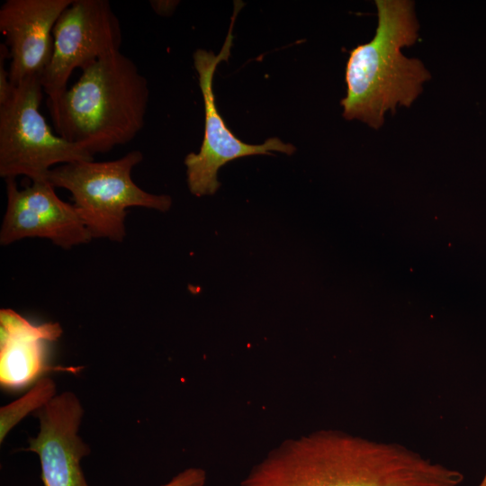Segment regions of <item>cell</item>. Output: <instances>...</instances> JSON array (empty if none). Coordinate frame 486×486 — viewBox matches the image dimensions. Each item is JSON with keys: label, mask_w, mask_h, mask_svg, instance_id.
<instances>
[{"label": "cell", "mask_w": 486, "mask_h": 486, "mask_svg": "<svg viewBox=\"0 0 486 486\" xmlns=\"http://www.w3.org/2000/svg\"><path fill=\"white\" fill-rule=\"evenodd\" d=\"M148 98L147 78L132 59L115 50L83 70L50 112L57 134L93 156L140 133Z\"/></svg>", "instance_id": "3"}, {"label": "cell", "mask_w": 486, "mask_h": 486, "mask_svg": "<svg viewBox=\"0 0 486 486\" xmlns=\"http://www.w3.org/2000/svg\"><path fill=\"white\" fill-rule=\"evenodd\" d=\"M478 486H486V472Z\"/></svg>", "instance_id": "15"}, {"label": "cell", "mask_w": 486, "mask_h": 486, "mask_svg": "<svg viewBox=\"0 0 486 486\" xmlns=\"http://www.w3.org/2000/svg\"><path fill=\"white\" fill-rule=\"evenodd\" d=\"M143 154L131 150L110 161H79L53 167L47 180L70 192L80 218L91 237L122 242L126 236L127 209L143 207L166 212L172 199L139 187L131 178L132 169Z\"/></svg>", "instance_id": "4"}, {"label": "cell", "mask_w": 486, "mask_h": 486, "mask_svg": "<svg viewBox=\"0 0 486 486\" xmlns=\"http://www.w3.org/2000/svg\"><path fill=\"white\" fill-rule=\"evenodd\" d=\"M206 472L199 467H189L161 486H204Z\"/></svg>", "instance_id": "13"}, {"label": "cell", "mask_w": 486, "mask_h": 486, "mask_svg": "<svg viewBox=\"0 0 486 486\" xmlns=\"http://www.w3.org/2000/svg\"><path fill=\"white\" fill-rule=\"evenodd\" d=\"M150 5L152 6L154 12L163 14L171 11L175 6V2L168 1H150Z\"/></svg>", "instance_id": "14"}, {"label": "cell", "mask_w": 486, "mask_h": 486, "mask_svg": "<svg viewBox=\"0 0 486 486\" xmlns=\"http://www.w3.org/2000/svg\"><path fill=\"white\" fill-rule=\"evenodd\" d=\"M40 76L14 87L0 104V176H23L45 181L55 165L94 160L79 145L54 133L40 111L43 95Z\"/></svg>", "instance_id": "5"}, {"label": "cell", "mask_w": 486, "mask_h": 486, "mask_svg": "<svg viewBox=\"0 0 486 486\" xmlns=\"http://www.w3.org/2000/svg\"><path fill=\"white\" fill-rule=\"evenodd\" d=\"M464 474L396 443L322 429L284 440L239 486H458Z\"/></svg>", "instance_id": "1"}, {"label": "cell", "mask_w": 486, "mask_h": 486, "mask_svg": "<svg viewBox=\"0 0 486 486\" xmlns=\"http://www.w3.org/2000/svg\"><path fill=\"white\" fill-rule=\"evenodd\" d=\"M83 414L71 392L56 395L34 412L40 430L26 450L38 454L44 486H89L81 468L82 458L90 454L78 435Z\"/></svg>", "instance_id": "9"}, {"label": "cell", "mask_w": 486, "mask_h": 486, "mask_svg": "<svg viewBox=\"0 0 486 486\" xmlns=\"http://www.w3.org/2000/svg\"><path fill=\"white\" fill-rule=\"evenodd\" d=\"M62 328L57 322L35 325L11 309L0 310V382L8 389L22 388L42 372L46 343L57 340Z\"/></svg>", "instance_id": "11"}, {"label": "cell", "mask_w": 486, "mask_h": 486, "mask_svg": "<svg viewBox=\"0 0 486 486\" xmlns=\"http://www.w3.org/2000/svg\"><path fill=\"white\" fill-rule=\"evenodd\" d=\"M120 21L107 0H73L53 30V52L40 80L49 110L68 90L75 69L82 71L102 57L120 50Z\"/></svg>", "instance_id": "6"}, {"label": "cell", "mask_w": 486, "mask_h": 486, "mask_svg": "<svg viewBox=\"0 0 486 486\" xmlns=\"http://www.w3.org/2000/svg\"><path fill=\"white\" fill-rule=\"evenodd\" d=\"M73 0H6L0 8V32L9 51L13 86L42 76L53 52V30Z\"/></svg>", "instance_id": "10"}, {"label": "cell", "mask_w": 486, "mask_h": 486, "mask_svg": "<svg viewBox=\"0 0 486 486\" xmlns=\"http://www.w3.org/2000/svg\"><path fill=\"white\" fill-rule=\"evenodd\" d=\"M378 23L374 38L350 52L346 68V95L341 100L343 116L359 120L375 130L384 114L397 106L410 107L431 77L418 58L402 49L418 38L419 24L410 0H375Z\"/></svg>", "instance_id": "2"}, {"label": "cell", "mask_w": 486, "mask_h": 486, "mask_svg": "<svg viewBox=\"0 0 486 486\" xmlns=\"http://www.w3.org/2000/svg\"><path fill=\"white\" fill-rule=\"evenodd\" d=\"M55 382L49 377L39 380L34 386L18 400L0 409V442L8 432L26 415L37 411L56 396Z\"/></svg>", "instance_id": "12"}, {"label": "cell", "mask_w": 486, "mask_h": 486, "mask_svg": "<svg viewBox=\"0 0 486 486\" xmlns=\"http://www.w3.org/2000/svg\"><path fill=\"white\" fill-rule=\"evenodd\" d=\"M7 205L0 230V244L27 238L51 240L65 249L93 238L74 204L62 201L48 181L32 182L19 189L14 179H5Z\"/></svg>", "instance_id": "8"}, {"label": "cell", "mask_w": 486, "mask_h": 486, "mask_svg": "<svg viewBox=\"0 0 486 486\" xmlns=\"http://www.w3.org/2000/svg\"><path fill=\"white\" fill-rule=\"evenodd\" d=\"M241 2L236 1L230 26L221 50L218 55L199 49L194 53V64L198 74L205 113L204 136L198 153H189L184 158L187 184L195 196L211 195L220 186L218 170L226 163L243 157L270 155L278 151L292 155L293 145L284 143L278 138L266 140L263 144H248L238 139L225 124L215 104L212 80L217 66L227 60L232 46V28Z\"/></svg>", "instance_id": "7"}]
</instances>
